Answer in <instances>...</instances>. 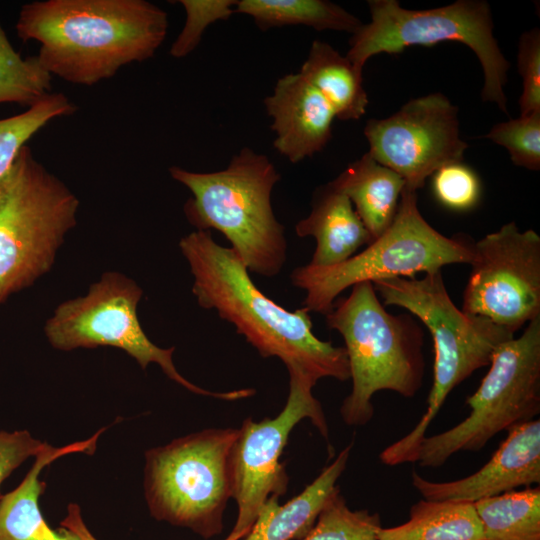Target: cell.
Segmentation results:
<instances>
[{
  "label": "cell",
  "mask_w": 540,
  "mask_h": 540,
  "mask_svg": "<svg viewBox=\"0 0 540 540\" xmlns=\"http://www.w3.org/2000/svg\"><path fill=\"white\" fill-rule=\"evenodd\" d=\"M15 28L23 42L40 43L36 56L51 76L93 86L152 58L168 15L145 0H45L24 4Z\"/></svg>",
  "instance_id": "1"
},
{
  "label": "cell",
  "mask_w": 540,
  "mask_h": 540,
  "mask_svg": "<svg viewBox=\"0 0 540 540\" xmlns=\"http://www.w3.org/2000/svg\"><path fill=\"white\" fill-rule=\"evenodd\" d=\"M179 248L190 267L198 305L216 310L262 357H278L287 369H298L316 382L350 378L345 348L318 339L304 307L289 311L268 298L235 251L219 245L211 231L189 233Z\"/></svg>",
  "instance_id": "2"
},
{
  "label": "cell",
  "mask_w": 540,
  "mask_h": 540,
  "mask_svg": "<svg viewBox=\"0 0 540 540\" xmlns=\"http://www.w3.org/2000/svg\"><path fill=\"white\" fill-rule=\"evenodd\" d=\"M385 306H399L418 317L434 342L433 383L426 410L415 427L379 455L387 466L415 463L427 429L450 392L476 370L488 366L496 349L514 336L488 318L470 315L451 300L441 271L422 278L374 281Z\"/></svg>",
  "instance_id": "3"
},
{
  "label": "cell",
  "mask_w": 540,
  "mask_h": 540,
  "mask_svg": "<svg viewBox=\"0 0 540 540\" xmlns=\"http://www.w3.org/2000/svg\"><path fill=\"white\" fill-rule=\"evenodd\" d=\"M169 173L192 193L184 205L191 225L222 233L249 272L264 277L281 272L287 240L271 203L280 174L266 155L244 147L224 170L202 173L172 166Z\"/></svg>",
  "instance_id": "4"
},
{
  "label": "cell",
  "mask_w": 540,
  "mask_h": 540,
  "mask_svg": "<svg viewBox=\"0 0 540 540\" xmlns=\"http://www.w3.org/2000/svg\"><path fill=\"white\" fill-rule=\"evenodd\" d=\"M327 326L344 339L352 390L340 414L345 424L363 426L374 415L372 397L393 391L414 397L425 370L423 332L408 315H392L380 302L371 282L352 286L325 315Z\"/></svg>",
  "instance_id": "5"
},
{
  "label": "cell",
  "mask_w": 540,
  "mask_h": 540,
  "mask_svg": "<svg viewBox=\"0 0 540 540\" xmlns=\"http://www.w3.org/2000/svg\"><path fill=\"white\" fill-rule=\"evenodd\" d=\"M79 206L24 146L0 180V304L51 270Z\"/></svg>",
  "instance_id": "6"
},
{
  "label": "cell",
  "mask_w": 540,
  "mask_h": 540,
  "mask_svg": "<svg viewBox=\"0 0 540 540\" xmlns=\"http://www.w3.org/2000/svg\"><path fill=\"white\" fill-rule=\"evenodd\" d=\"M473 243L447 237L421 215L415 191L404 187L391 225L366 249L329 267L309 264L290 274L293 286L305 291L304 308L328 314L345 289L361 282L413 278L417 273L441 271L450 264L470 263Z\"/></svg>",
  "instance_id": "7"
},
{
  "label": "cell",
  "mask_w": 540,
  "mask_h": 540,
  "mask_svg": "<svg viewBox=\"0 0 540 540\" xmlns=\"http://www.w3.org/2000/svg\"><path fill=\"white\" fill-rule=\"evenodd\" d=\"M237 437L238 429H207L149 449L144 490L151 515L203 538L220 534Z\"/></svg>",
  "instance_id": "8"
},
{
  "label": "cell",
  "mask_w": 540,
  "mask_h": 540,
  "mask_svg": "<svg viewBox=\"0 0 540 540\" xmlns=\"http://www.w3.org/2000/svg\"><path fill=\"white\" fill-rule=\"evenodd\" d=\"M371 21L362 24L350 39L347 59L360 71L380 53L397 54L415 45L432 46L456 41L477 56L484 73L483 101L507 111L504 87L509 63L493 35L490 6L482 0H458L428 10H409L396 0H370Z\"/></svg>",
  "instance_id": "9"
},
{
  "label": "cell",
  "mask_w": 540,
  "mask_h": 540,
  "mask_svg": "<svg viewBox=\"0 0 540 540\" xmlns=\"http://www.w3.org/2000/svg\"><path fill=\"white\" fill-rule=\"evenodd\" d=\"M466 404L470 412L463 421L424 437L416 461L421 467H440L457 452L480 451L501 431L539 414L540 317L496 349L487 374Z\"/></svg>",
  "instance_id": "10"
},
{
  "label": "cell",
  "mask_w": 540,
  "mask_h": 540,
  "mask_svg": "<svg viewBox=\"0 0 540 540\" xmlns=\"http://www.w3.org/2000/svg\"><path fill=\"white\" fill-rule=\"evenodd\" d=\"M142 288L122 273L109 271L90 285L86 295L59 304L46 321L47 340L57 350L111 346L125 351L142 369L158 364L164 374L188 391L223 400L254 394L253 389L213 392L184 378L173 362L174 347L161 348L146 335L139 322L137 306Z\"/></svg>",
  "instance_id": "11"
},
{
  "label": "cell",
  "mask_w": 540,
  "mask_h": 540,
  "mask_svg": "<svg viewBox=\"0 0 540 540\" xmlns=\"http://www.w3.org/2000/svg\"><path fill=\"white\" fill-rule=\"evenodd\" d=\"M290 389L286 404L274 418L256 422L247 418L238 429L232 455L233 495L238 513L232 532L245 537L271 496L287 490L288 476L280 462L292 429L310 419L327 440L329 429L312 388L317 383L298 369H288Z\"/></svg>",
  "instance_id": "12"
},
{
  "label": "cell",
  "mask_w": 540,
  "mask_h": 540,
  "mask_svg": "<svg viewBox=\"0 0 540 540\" xmlns=\"http://www.w3.org/2000/svg\"><path fill=\"white\" fill-rule=\"evenodd\" d=\"M461 310L515 334L540 317V236L514 221L473 243Z\"/></svg>",
  "instance_id": "13"
},
{
  "label": "cell",
  "mask_w": 540,
  "mask_h": 540,
  "mask_svg": "<svg viewBox=\"0 0 540 540\" xmlns=\"http://www.w3.org/2000/svg\"><path fill=\"white\" fill-rule=\"evenodd\" d=\"M368 153L417 192L441 167L462 162L468 147L459 134L458 108L442 93L412 99L384 119H370Z\"/></svg>",
  "instance_id": "14"
},
{
  "label": "cell",
  "mask_w": 540,
  "mask_h": 540,
  "mask_svg": "<svg viewBox=\"0 0 540 540\" xmlns=\"http://www.w3.org/2000/svg\"><path fill=\"white\" fill-rule=\"evenodd\" d=\"M506 439L490 460L473 474L452 481H430L415 471L412 485L433 501L474 503L518 487L540 483V420L518 423L507 430Z\"/></svg>",
  "instance_id": "15"
},
{
  "label": "cell",
  "mask_w": 540,
  "mask_h": 540,
  "mask_svg": "<svg viewBox=\"0 0 540 540\" xmlns=\"http://www.w3.org/2000/svg\"><path fill=\"white\" fill-rule=\"evenodd\" d=\"M264 104L273 119L274 148L291 163L312 157L330 141L335 113L299 72L279 78Z\"/></svg>",
  "instance_id": "16"
},
{
  "label": "cell",
  "mask_w": 540,
  "mask_h": 540,
  "mask_svg": "<svg viewBox=\"0 0 540 540\" xmlns=\"http://www.w3.org/2000/svg\"><path fill=\"white\" fill-rule=\"evenodd\" d=\"M105 428L92 437L55 448L48 446L40 452L22 482L0 499V540H79L63 527L53 530L46 522L39 507V497L46 483L39 480L41 471L59 457L71 453L92 454L99 436Z\"/></svg>",
  "instance_id": "17"
},
{
  "label": "cell",
  "mask_w": 540,
  "mask_h": 540,
  "mask_svg": "<svg viewBox=\"0 0 540 540\" xmlns=\"http://www.w3.org/2000/svg\"><path fill=\"white\" fill-rule=\"evenodd\" d=\"M295 232L298 237L315 239L308 263L315 267L340 264L372 242L349 198L329 183L318 191L310 214L296 224Z\"/></svg>",
  "instance_id": "18"
},
{
  "label": "cell",
  "mask_w": 540,
  "mask_h": 540,
  "mask_svg": "<svg viewBox=\"0 0 540 540\" xmlns=\"http://www.w3.org/2000/svg\"><path fill=\"white\" fill-rule=\"evenodd\" d=\"M353 444L346 446L312 483L283 505L278 496L267 499L249 533L241 540H301L313 528L319 513L338 487Z\"/></svg>",
  "instance_id": "19"
},
{
  "label": "cell",
  "mask_w": 540,
  "mask_h": 540,
  "mask_svg": "<svg viewBox=\"0 0 540 540\" xmlns=\"http://www.w3.org/2000/svg\"><path fill=\"white\" fill-rule=\"evenodd\" d=\"M329 184L346 195L372 241L391 225L405 187L404 180L367 152Z\"/></svg>",
  "instance_id": "20"
},
{
  "label": "cell",
  "mask_w": 540,
  "mask_h": 540,
  "mask_svg": "<svg viewBox=\"0 0 540 540\" xmlns=\"http://www.w3.org/2000/svg\"><path fill=\"white\" fill-rule=\"evenodd\" d=\"M299 73L323 95L336 118L357 120L366 113L362 71L330 44L313 41Z\"/></svg>",
  "instance_id": "21"
},
{
  "label": "cell",
  "mask_w": 540,
  "mask_h": 540,
  "mask_svg": "<svg viewBox=\"0 0 540 540\" xmlns=\"http://www.w3.org/2000/svg\"><path fill=\"white\" fill-rule=\"evenodd\" d=\"M376 540H484L473 503L420 500L411 506L409 519L383 528Z\"/></svg>",
  "instance_id": "22"
},
{
  "label": "cell",
  "mask_w": 540,
  "mask_h": 540,
  "mask_svg": "<svg viewBox=\"0 0 540 540\" xmlns=\"http://www.w3.org/2000/svg\"><path fill=\"white\" fill-rule=\"evenodd\" d=\"M235 12L252 17L261 30L306 25L353 34L363 24L341 6L325 0H239Z\"/></svg>",
  "instance_id": "23"
},
{
  "label": "cell",
  "mask_w": 540,
  "mask_h": 540,
  "mask_svg": "<svg viewBox=\"0 0 540 540\" xmlns=\"http://www.w3.org/2000/svg\"><path fill=\"white\" fill-rule=\"evenodd\" d=\"M484 540H540V488L527 487L473 503Z\"/></svg>",
  "instance_id": "24"
},
{
  "label": "cell",
  "mask_w": 540,
  "mask_h": 540,
  "mask_svg": "<svg viewBox=\"0 0 540 540\" xmlns=\"http://www.w3.org/2000/svg\"><path fill=\"white\" fill-rule=\"evenodd\" d=\"M76 110L65 94L51 92L24 112L0 119V180L31 137L50 121L70 116Z\"/></svg>",
  "instance_id": "25"
},
{
  "label": "cell",
  "mask_w": 540,
  "mask_h": 540,
  "mask_svg": "<svg viewBox=\"0 0 540 540\" xmlns=\"http://www.w3.org/2000/svg\"><path fill=\"white\" fill-rule=\"evenodd\" d=\"M51 81L37 56L21 57L0 24V103L29 108L52 92Z\"/></svg>",
  "instance_id": "26"
},
{
  "label": "cell",
  "mask_w": 540,
  "mask_h": 540,
  "mask_svg": "<svg viewBox=\"0 0 540 540\" xmlns=\"http://www.w3.org/2000/svg\"><path fill=\"white\" fill-rule=\"evenodd\" d=\"M380 527L378 513L350 509L337 487L301 540H376Z\"/></svg>",
  "instance_id": "27"
},
{
  "label": "cell",
  "mask_w": 540,
  "mask_h": 540,
  "mask_svg": "<svg viewBox=\"0 0 540 540\" xmlns=\"http://www.w3.org/2000/svg\"><path fill=\"white\" fill-rule=\"evenodd\" d=\"M484 137L505 147L516 166L540 169V111L495 124Z\"/></svg>",
  "instance_id": "28"
},
{
  "label": "cell",
  "mask_w": 540,
  "mask_h": 540,
  "mask_svg": "<svg viewBox=\"0 0 540 540\" xmlns=\"http://www.w3.org/2000/svg\"><path fill=\"white\" fill-rule=\"evenodd\" d=\"M185 9V25L170 48V55L182 58L199 44L204 30L218 20L228 19L234 12V0H180Z\"/></svg>",
  "instance_id": "29"
},
{
  "label": "cell",
  "mask_w": 540,
  "mask_h": 540,
  "mask_svg": "<svg viewBox=\"0 0 540 540\" xmlns=\"http://www.w3.org/2000/svg\"><path fill=\"white\" fill-rule=\"evenodd\" d=\"M432 186L436 199L452 210H469L480 198L479 178L462 162L450 163L438 169L433 174Z\"/></svg>",
  "instance_id": "30"
},
{
  "label": "cell",
  "mask_w": 540,
  "mask_h": 540,
  "mask_svg": "<svg viewBox=\"0 0 540 540\" xmlns=\"http://www.w3.org/2000/svg\"><path fill=\"white\" fill-rule=\"evenodd\" d=\"M517 64L523 83L520 115L540 111V30L537 27L520 36Z\"/></svg>",
  "instance_id": "31"
},
{
  "label": "cell",
  "mask_w": 540,
  "mask_h": 540,
  "mask_svg": "<svg viewBox=\"0 0 540 540\" xmlns=\"http://www.w3.org/2000/svg\"><path fill=\"white\" fill-rule=\"evenodd\" d=\"M48 446L46 442L33 438L27 430L0 431V488L5 479L25 460L36 457Z\"/></svg>",
  "instance_id": "32"
},
{
  "label": "cell",
  "mask_w": 540,
  "mask_h": 540,
  "mask_svg": "<svg viewBox=\"0 0 540 540\" xmlns=\"http://www.w3.org/2000/svg\"><path fill=\"white\" fill-rule=\"evenodd\" d=\"M60 526L73 533L79 540H97L85 525L77 504H69L67 515L61 521ZM241 539L242 537L239 534L231 532L224 540Z\"/></svg>",
  "instance_id": "33"
}]
</instances>
